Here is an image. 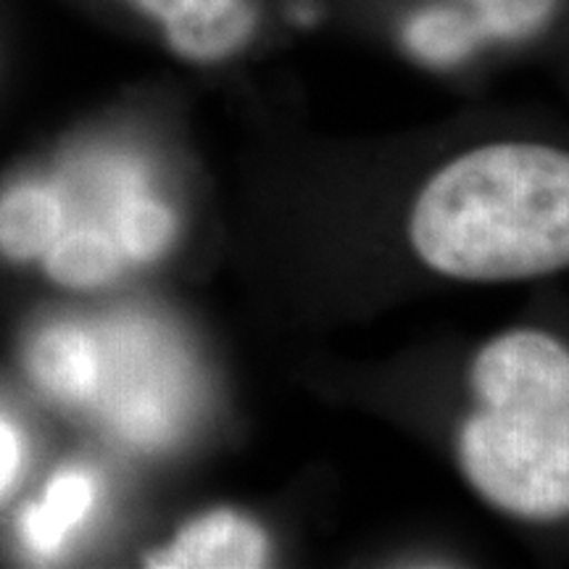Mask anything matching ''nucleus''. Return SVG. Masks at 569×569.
I'll return each instance as SVG.
<instances>
[{
    "instance_id": "nucleus-1",
    "label": "nucleus",
    "mask_w": 569,
    "mask_h": 569,
    "mask_svg": "<svg viewBox=\"0 0 569 569\" xmlns=\"http://www.w3.org/2000/svg\"><path fill=\"white\" fill-rule=\"evenodd\" d=\"M417 259L459 282L536 280L569 267V153L501 140L440 167L409 213Z\"/></svg>"
},
{
    "instance_id": "nucleus-2",
    "label": "nucleus",
    "mask_w": 569,
    "mask_h": 569,
    "mask_svg": "<svg viewBox=\"0 0 569 569\" xmlns=\"http://www.w3.org/2000/svg\"><path fill=\"white\" fill-rule=\"evenodd\" d=\"M469 388L457 438L469 488L528 522L569 517V348L543 330L503 332L475 356Z\"/></svg>"
},
{
    "instance_id": "nucleus-3",
    "label": "nucleus",
    "mask_w": 569,
    "mask_h": 569,
    "mask_svg": "<svg viewBox=\"0 0 569 569\" xmlns=\"http://www.w3.org/2000/svg\"><path fill=\"white\" fill-rule=\"evenodd\" d=\"M42 182L53 203V238L40 264L63 288H106L174 246L180 219L138 156L90 148Z\"/></svg>"
},
{
    "instance_id": "nucleus-4",
    "label": "nucleus",
    "mask_w": 569,
    "mask_h": 569,
    "mask_svg": "<svg viewBox=\"0 0 569 569\" xmlns=\"http://www.w3.org/2000/svg\"><path fill=\"white\" fill-rule=\"evenodd\" d=\"M567 19L569 0H403L393 34L409 59L451 71L493 51L536 48Z\"/></svg>"
},
{
    "instance_id": "nucleus-5",
    "label": "nucleus",
    "mask_w": 569,
    "mask_h": 569,
    "mask_svg": "<svg viewBox=\"0 0 569 569\" xmlns=\"http://www.w3.org/2000/svg\"><path fill=\"white\" fill-rule=\"evenodd\" d=\"M169 53L213 69L246 59L269 32L267 0H117Z\"/></svg>"
},
{
    "instance_id": "nucleus-6",
    "label": "nucleus",
    "mask_w": 569,
    "mask_h": 569,
    "mask_svg": "<svg viewBox=\"0 0 569 569\" xmlns=\"http://www.w3.org/2000/svg\"><path fill=\"white\" fill-rule=\"evenodd\" d=\"M269 559L264 528L234 509H213L190 519L167 546L146 557L156 569H256Z\"/></svg>"
},
{
    "instance_id": "nucleus-7",
    "label": "nucleus",
    "mask_w": 569,
    "mask_h": 569,
    "mask_svg": "<svg viewBox=\"0 0 569 569\" xmlns=\"http://www.w3.org/2000/svg\"><path fill=\"white\" fill-rule=\"evenodd\" d=\"M101 498V480L90 467H63L42 486L38 498L21 509L17 538L27 559L61 557L92 517Z\"/></svg>"
},
{
    "instance_id": "nucleus-8",
    "label": "nucleus",
    "mask_w": 569,
    "mask_h": 569,
    "mask_svg": "<svg viewBox=\"0 0 569 569\" xmlns=\"http://www.w3.org/2000/svg\"><path fill=\"white\" fill-rule=\"evenodd\" d=\"M27 457H30V448H27L24 430L17 419L0 409V498L17 486Z\"/></svg>"
}]
</instances>
